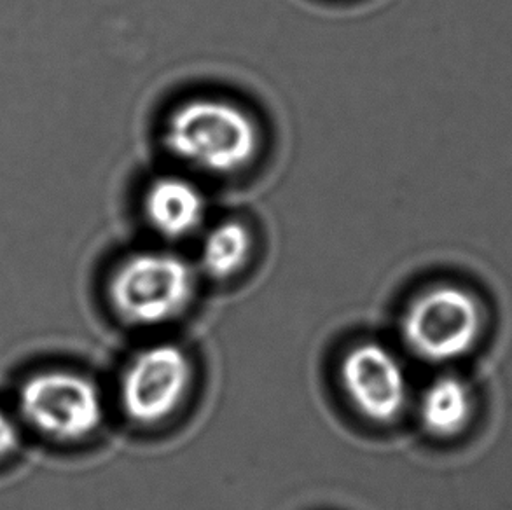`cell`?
<instances>
[{
  "instance_id": "1",
  "label": "cell",
  "mask_w": 512,
  "mask_h": 510,
  "mask_svg": "<svg viewBox=\"0 0 512 510\" xmlns=\"http://www.w3.org/2000/svg\"><path fill=\"white\" fill-rule=\"evenodd\" d=\"M163 140L175 158L214 175L242 172L261 149L256 119L222 98H191L177 105L168 114Z\"/></svg>"
},
{
  "instance_id": "2",
  "label": "cell",
  "mask_w": 512,
  "mask_h": 510,
  "mask_svg": "<svg viewBox=\"0 0 512 510\" xmlns=\"http://www.w3.org/2000/svg\"><path fill=\"white\" fill-rule=\"evenodd\" d=\"M194 287L196 275L186 259L170 252H139L112 273L109 299L123 322L151 327L179 317Z\"/></svg>"
},
{
  "instance_id": "3",
  "label": "cell",
  "mask_w": 512,
  "mask_h": 510,
  "mask_svg": "<svg viewBox=\"0 0 512 510\" xmlns=\"http://www.w3.org/2000/svg\"><path fill=\"white\" fill-rule=\"evenodd\" d=\"M23 420L39 434L77 442L95 434L104 421V399L83 374L44 371L30 376L20 390Z\"/></svg>"
},
{
  "instance_id": "4",
  "label": "cell",
  "mask_w": 512,
  "mask_h": 510,
  "mask_svg": "<svg viewBox=\"0 0 512 510\" xmlns=\"http://www.w3.org/2000/svg\"><path fill=\"white\" fill-rule=\"evenodd\" d=\"M401 332L404 343L420 359H457L478 338V304L465 290L437 285L408 304L402 315Z\"/></svg>"
},
{
  "instance_id": "5",
  "label": "cell",
  "mask_w": 512,
  "mask_h": 510,
  "mask_svg": "<svg viewBox=\"0 0 512 510\" xmlns=\"http://www.w3.org/2000/svg\"><path fill=\"white\" fill-rule=\"evenodd\" d=\"M193 367L179 345L160 343L133 357L119 383L126 418L140 427L168 420L186 399Z\"/></svg>"
},
{
  "instance_id": "6",
  "label": "cell",
  "mask_w": 512,
  "mask_h": 510,
  "mask_svg": "<svg viewBox=\"0 0 512 510\" xmlns=\"http://www.w3.org/2000/svg\"><path fill=\"white\" fill-rule=\"evenodd\" d=\"M340 381L353 409L374 425L399 420L408 402V380L401 362L376 341H364L346 350Z\"/></svg>"
},
{
  "instance_id": "7",
  "label": "cell",
  "mask_w": 512,
  "mask_h": 510,
  "mask_svg": "<svg viewBox=\"0 0 512 510\" xmlns=\"http://www.w3.org/2000/svg\"><path fill=\"white\" fill-rule=\"evenodd\" d=\"M144 212L158 235L180 240L201 228L207 214V200L191 180L165 175L147 187Z\"/></svg>"
},
{
  "instance_id": "8",
  "label": "cell",
  "mask_w": 512,
  "mask_h": 510,
  "mask_svg": "<svg viewBox=\"0 0 512 510\" xmlns=\"http://www.w3.org/2000/svg\"><path fill=\"white\" fill-rule=\"evenodd\" d=\"M252 236L242 222L224 221L208 231L200 249L201 268L212 278L235 276L249 261Z\"/></svg>"
},
{
  "instance_id": "9",
  "label": "cell",
  "mask_w": 512,
  "mask_h": 510,
  "mask_svg": "<svg viewBox=\"0 0 512 510\" xmlns=\"http://www.w3.org/2000/svg\"><path fill=\"white\" fill-rule=\"evenodd\" d=\"M469 397L457 380H437L423 392L420 420L434 435L457 434L469 418Z\"/></svg>"
},
{
  "instance_id": "10",
  "label": "cell",
  "mask_w": 512,
  "mask_h": 510,
  "mask_svg": "<svg viewBox=\"0 0 512 510\" xmlns=\"http://www.w3.org/2000/svg\"><path fill=\"white\" fill-rule=\"evenodd\" d=\"M21 430L13 414L0 407V460L13 455L20 446Z\"/></svg>"
}]
</instances>
